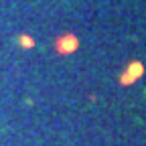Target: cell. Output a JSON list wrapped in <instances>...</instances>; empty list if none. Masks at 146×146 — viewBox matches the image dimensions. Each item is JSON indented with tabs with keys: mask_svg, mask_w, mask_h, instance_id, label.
Returning <instances> with one entry per match:
<instances>
[{
	"mask_svg": "<svg viewBox=\"0 0 146 146\" xmlns=\"http://www.w3.org/2000/svg\"><path fill=\"white\" fill-rule=\"evenodd\" d=\"M142 75H144V63L142 61H130L126 65V71L120 75V85H124V87L134 85Z\"/></svg>",
	"mask_w": 146,
	"mask_h": 146,
	"instance_id": "cell-1",
	"label": "cell"
},
{
	"mask_svg": "<svg viewBox=\"0 0 146 146\" xmlns=\"http://www.w3.org/2000/svg\"><path fill=\"white\" fill-rule=\"evenodd\" d=\"M79 47V39L77 35L73 33H63L61 36H57V41H55V51H57L59 55H71L75 53Z\"/></svg>",
	"mask_w": 146,
	"mask_h": 146,
	"instance_id": "cell-2",
	"label": "cell"
},
{
	"mask_svg": "<svg viewBox=\"0 0 146 146\" xmlns=\"http://www.w3.org/2000/svg\"><path fill=\"white\" fill-rule=\"evenodd\" d=\"M18 43H21L23 49H33L35 47V41H33L31 35H21V36H18Z\"/></svg>",
	"mask_w": 146,
	"mask_h": 146,
	"instance_id": "cell-3",
	"label": "cell"
}]
</instances>
